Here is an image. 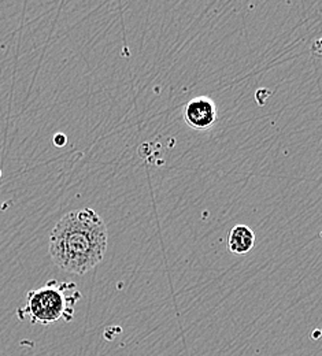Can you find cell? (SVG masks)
I'll return each instance as SVG.
<instances>
[{
    "mask_svg": "<svg viewBox=\"0 0 322 356\" xmlns=\"http://www.w3.org/2000/svg\"><path fill=\"white\" fill-rule=\"evenodd\" d=\"M109 232L105 221L92 208L73 210L60 220L50 235V255L67 273L82 276L105 258Z\"/></svg>",
    "mask_w": 322,
    "mask_h": 356,
    "instance_id": "cell-1",
    "label": "cell"
},
{
    "mask_svg": "<svg viewBox=\"0 0 322 356\" xmlns=\"http://www.w3.org/2000/svg\"><path fill=\"white\" fill-rule=\"evenodd\" d=\"M183 118L191 129L199 132L207 130L217 123V106L208 96L193 98L184 106Z\"/></svg>",
    "mask_w": 322,
    "mask_h": 356,
    "instance_id": "cell-3",
    "label": "cell"
},
{
    "mask_svg": "<svg viewBox=\"0 0 322 356\" xmlns=\"http://www.w3.org/2000/svg\"><path fill=\"white\" fill-rule=\"evenodd\" d=\"M67 143V137L64 136V133H58L54 136V144L57 147H64Z\"/></svg>",
    "mask_w": 322,
    "mask_h": 356,
    "instance_id": "cell-5",
    "label": "cell"
},
{
    "mask_svg": "<svg viewBox=\"0 0 322 356\" xmlns=\"http://www.w3.org/2000/svg\"><path fill=\"white\" fill-rule=\"evenodd\" d=\"M256 233L247 225H236L228 236V248L235 255H246L256 245Z\"/></svg>",
    "mask_w": 322,
    "mask_h": 356,
    "instance_id": "cell-4",
    "label": "cell"
},
{
    "mask_svg": "<svg viewBox=\"0 0 322 356\" xmlns=\"http://www.w3.org/2000/svg\"><path fill=\"white\" fill-rule=\"evenodd\" d=\"M81 299L74 283L48 281L44 287L26 295V304L18 311L21 319L29 318L32 323L50 325L64 319H73L74 307Z\"/></svg>",
    "mask_w": 322,
    "mask_h": 356,
    "instance_id": "cell-2",
    "label": "cell"
}]
</instances>
